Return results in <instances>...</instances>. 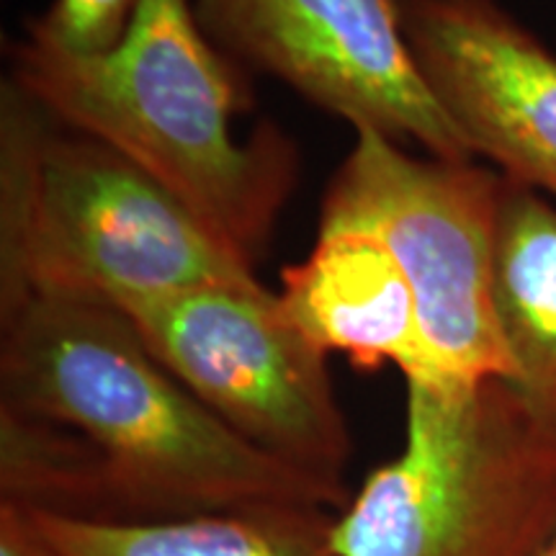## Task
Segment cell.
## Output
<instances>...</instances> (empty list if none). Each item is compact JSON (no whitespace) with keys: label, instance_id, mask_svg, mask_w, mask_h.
Wrapping results in <instances>:
<instances>
[{"label":"cell","instance_id":"3","mask_svg":"<svg viewBox=\"0 0 556 556\" xmlns=\"http://www.w3.org/2000/svg\"><path fill=\"white\" fill-rule=\"evenodd\" d=\"M250 263L150 173L65 127L11 78L0 96V302L65 296L127 309Z\"/></svg>","mask_w":556,"mask_h":556},{"label":"cell","instance_id":"9","mask_svg":"<svg viewBox=\"0 0 556 556\" xmlns=\"http://www.w3.org/2000/svg\"><path fill=\"white\" fill-rule=\"evenodd\" d=\"M278 302L325 356L343 353L364 371L394 366L405 381L433 384L415 294L377 235L317 225L312 253L283 268Z\"/></svg>","mask_w":556,"mask_h":556},{"label":"cell","instance_id":"4","mask_svg":"<svg viewBox=\"0 0 556 556\" xmlns=\"http://www.w3.org/2000/svg\"><path fill=\"white\" fill-rule=\"evenodd\" d=\"M556 430L505 379L407 381L405 443L336 513L340 556H539Z\"/></svg>","mask_w":556,"mask_h":556},{"label":"cell","instance_id":"2","mask_svg":"<svg viewBox=\"0 0 556 556\" xmlns=\"http://www.w3.org/2000/svg\"><path fill=\"white\" fill-rule=\"evenodd\" d=\"M9 58L11 80L47 114L150 173L255 268L294 193L299 150L270 122L238 137L245 70L206 37L191 0H137L127 31L99 54L26 24Z\"/></svg>","mask_w":556,"mask_h":556},{"label":"cell","instance_id":"11","mask_svg":"<svg viewBox=\"0 0 556 556\" xmlns=\"http://www.w3.org/2000/svg\"><path fill=\"white\" fill-rule=\"evenodd\" d=\"M495 312L516 392L556 430V201L505 178L495 238Z\"/></svg>","mask_w":556,"mask_h":556},{"label":"cell","instance_id":"14","mask_svg":"<svg viewBox=\"0 0 556 556\" xmlns=\"http://www.w3.org/2000/svg\"><path fill=\"white\" fill-rule=\"evenodd\" d=\"M539 556H556V531H554V536L546 541V546L541 548Z\"/></svg>","mask_w":556,"mask_h":556},{"label":"cell","instance_id":"1","mask_svg":"<svg viewBox=\"0 0 556 556\" xmlns=\"http://www.w3.org/2000/svg\"><path fill=\"white\" fill-rule=\"evenodd\" d=\"M0 407L73 430L99 458L114 523L348 492L261 454L155 358L122 309L65 296L0 302Z\"/></svg>","mask_w":556,"mask_h":556},{"label":"cell","instance_id":"12","mask_svg":"<svg viewBox=\"0 0 556 556\" xmlns=\"http://www.w3.org/2000/svg\"><path fill=\"white\" fill-rule=\"evenodd\" d=\"M137 0H52L45 16L29 24L54 45L70 52H106L122 34L135 11Z\"/></svg>","mask_w":556,"mask_h":556},{"label":"cell","instance_id":"8","mask_svg":"<svg viewBox=\"0 0 556 556\" xmlns=\"http://www.w3.org/2000/svg\"><path fill=\"white\" fill-rule=\"evenodd\" d=\"M438 103L505 178L556 201V54L497 0H400Z\"/></svg>","mask_w":556,"mask_h":556},{"label":"cell","instance_id":"13","mask_svg":"<svg viewBox=\"0 0 556 556\" xmlns=\"http://www.w3.org/2000/svg\"><path fill=\"white\" fill-rule=\"evenodd\" d=\"M0 556H65L37 526L29 507L0 500Z\"/></svg>","mask_w":556,"mask_h":556},{"label":"cell","instance_id":"10","mask_svg":"<svg viewBox=\"0 0 556 556\" xmlns=\"http://www.w3.org/2000/svg\"><path fill=\"white\" fill-rule=\"evenodd\" d=\"M29 510L65 556H340L338 510L323 505L270 503L131 523Z\"/></svg>","mask_w":556,"mask_h":556},{"label":"cell","instance_id":"6","mask_svg":"<svg viewBox=\"0 0 556 556\" xmlns=\"http://www.w3.org/2000/svg\"><path fill=\"white\" fill-rule=\"evenodd\" d=\"M155 358L242 441L345 490L351 430L328 356L304 338L278 294L208 283L122 309Z\"/></svg>","mask_w":556,"mask_h":556},{"label":"cell","instance_id":"5","mask_svg":"<svg viewBox=\"0 0 556 556\" xmlns=\"http://www.w3.org/2000/svg\"><path fill=\"white\" fill-rule=\"evenodd\" d=\"M503 184V173L475 160L415 157L400 142L356 131L319 206V225L366 229L397 258L433 384L516 374L492 294Z\"/></svg>","mask_w":556,"mask_h":556},{"label":"cell","instance_id":"7","mask_svg":"<svg viewBox=\"0 0 556 556\" xmlns=\"http://www.w3.org/2000/svg\"><path fill=\"white\" fill-rule=\"evenodd\" d=\"M191 9L235 65L281 80L356 131L477 160L417 67L400 0H191Z\"/></svg>","mask_w":556,"mask_h":556}]
</instances>
